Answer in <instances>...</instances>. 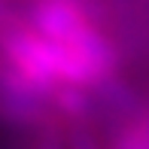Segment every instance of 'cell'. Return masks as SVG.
I'll return each mask as SVG.
<instances>
[{
  "label": "cell",
  "mask_w": 149,
  "mask_h": 149,
  "mask_svg": "<svg viewBox=\"0 0 149 149\" xmlns=\"http://www.w3.org/2000/svg\"><path fill=\"white\" fill-rule=\"evenodd\" d=\"M49 116V97L0 61V119L15 128H37Z\"/></svg>",
  "instance_id": "obj_1"
},
{
  "label": "cell",
  "mask_w": 149,
  "mask_h": 149,
  "mask_svg": "<svg viewBox=\"0 0 149 149\" xmlns=\"http://www.w3.org/2000/svg\"><path fill=\"white\" fill-rule=\"evenodd\" d=\"M52 116H58L67 125H85L94 113V97L88 88H73V85H64L49 97Z\"/></svg>",
  "instance_id": "obj_2"
},
{
  "label": "cell",
  "mask_w": 149,
  "mask_h": 149,
  "mask_svg": "<svg viewBox=\"0 0 149 149\" xmlns=\"http://www.w3.org/2000/svg\"><path fill=\"white\" fill-rule=\"evenodd\" d=\"M40 149H64V146H61L58 140H43V146H40Z\"/></svg>",
  "instance_id": "obj_3"
}]
</instances>
